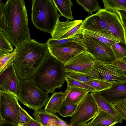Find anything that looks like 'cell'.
I'll return each mask as SVG.
<instances>
[{"instance_id":"4316f807","label":"cell","mask_w":126,"mask_h":126,"mask_svg":"<svg viewBox=\"0 0 126 126\" xmlns=\"http://www.w3.org/2000/svg\"><path fill=\"white\" fill-rule=\"evenodd\" d=\"M77 105L64 100L58 113L63 117H71L76 109Z\"/></svg>"},{"instance_id":"5bb4252c","label":"cell","mask_w":126,"mask_h":126,"mask_svg":"<svg viewBox=\"0 0 126 126\" xmlns=\"http://www.w3.org/2000/svg\"><path fill=\"white\" fill-rule=\"evenodd\" d=\"M19 79L13 64L0 72V91L11 93L17 97Z\"/></svg>"},{"instance_id":"8fae6325","label":"cell","mask_w":126,"mask_h":126,"mask_svg":"<svg viewBox=\"0 0 126 126\" xmlns=\"http://www.w3.org/2000/svg\"><path fill=\"white\" fill-rule=\"evenodd\" d=\"M96 62L86 51L80 53L63 64L66 73L74 72L86 74L93 69Z\"/></svg>"},{"instance_id":"60d3db41","label":"cell","mask_w":126,"mask_h":126,"mask_svg":"<svg viewBox=\"0 0 126 126\" xmlns=\"http://www.w3.org/2000/svg\"></svg>"},{"instance_id":"ab89813d","label":"cell","mask_w":126,"mask_h":126,"mask_svg":"<svg viewBox=\"0 0 126 126\" xmlns=\"http://www.w3.org/2000/svg\"><path fill=\"white\" fill-rule=\"evenodd\" d=\"M124 72L125 75L126 76V69Z\"/></svg>"},{"instance_id":"44dd1931","label":"cell","mask_w":126,"mask_h":126,"mask_svg":"<svg viewBox=\"0 0 126 126\" xmlns=\"http://www.w3.org/2000/svg\"><path fill=\"white\" fill-rule=\"evenodd\" d=\"M80 32L83 34L96 39L111 48L113 44L121 42L118 39L111 35L90 31L82 28L80 29Z\"/></svg>"},{"instance_id":"d6986e66","label":"cell","mask_w":126,"mask_h":126,"mask_svg":"<svg viewBox=\"0 0 126 126\" xmlns=\"http://www.w3.org/2000/svg\"><path fill=\"white\" fill-rule=\"evenodd\" d=\"M34 119L42 126H52L57 123L58 117L55 114H51L41 108L35 111L33 113Z\"/></svg>"},{"instance_id":"d4e9b609","label":"cell","mask_w":126,"mask_h":126,"mask_svg":"<svg viewBox=\"0 0 126 126\" xmlns=\"http://www.w3.org/2000/svg\"><path fill=\"white\" fill-rule=\"evenodd\" d=\"M83 36V34L80 32L71 37L64 39L54 40L50 38L46 44L47 46H53L72 41H81Z\"/></svg>"},{"instance_id":"9a60e30c","label":"cell","mask_w":126,"mask_h":126,"mask_svg":"<svg viewBox=\"0 0 126 126\" xmlns=\"http://www.w3.org/2000/svg\"><path fill=\"white\" fill-rule=\"evenodd\" d=\"M99 92L112 104L126 100V82L112 84L110 88Z\"/></svg>"},{"instance_id":"8d00e7d4","label":"cell","mask_w":126,"mask_h":126,"mask_svg":"<svg viewBox=\"0 0 126 126\" xmlns=\"http://www.w3.org/2000/svg\"><path fill=\"white\" fill-rule=\"evenodd\" d=\"M57 120L60 126H70L66 122L62 120L59 117L58 118Z\"/></svg>"},{"instance_id":"6da1fadb","label":"cell","mask_w":126,"mask_h":126,"mask_svg":"<svg viewBox=\"0 0 126 126\" xmlns=\"http://www.w3.org/2000/svg\"><path fill=\"white\" fill-rule=\"evenodd\" d=\"M23 0H0V30L16 47L31 38L28 16Z\"/></svg>"},{"instance_id":"3957f363","label":"cell","mask_w":126,"mask_h":126,"mask_svg":"<svg viewBox=\"0 0 126 126\" xmlns=\"http://www.w3.org/2000/svg\"><path fill=\"white\" fill-rule=\"evenodd\" d=\"M65 74L63 64L49 53L31 79L43 91L52 94L62 87Z\"/></svg>"},{"instance_id":"83f0119b","label":"cell","mask_w":126,"mask_h":126,"mask_svg":"<svg viewBox=\"0 0 126 126\" xmlns=\"http://www.w3.org/2000/svg\"><path fill=\"white\" fill-rule=\"evenodd\" d=\"M117 59L126 62V45L122 42L113 44L111 47Z\"/></svg>"},{"instance_id":"4fadbf2b","label":"cell","mask_w":126,"mask_h":126,"mask_svg":"<svg viewBox=\"0 0 126 126\" xmlns=\"http://www.w3.org/2000/svg\"><path fill=\"white\" fill-rule=\"evenodd\" d=\"M83 23L82 20L70 21L67 19L65 22H62L59 19L52 33V39L59 40L71 37L80 32Z\"/></svg>"},{"instance_id":"cb8c5ba5","label":"cell","mask_w":126,"mask_h":126,"mask_svg":"<svg viewBox=\"0 0 126 126\" xmlns=\"http://www.w3.org/2000/svg\"><path fill=\"white\" fill-rule=\"evenodd\" d=\"M17 52V47L11 53H0V72L5 70L13 64Z\"/></svg>"},{"instance_id":"8992f818","label":"cell","mask_w":126,"mask_h":126,"mask_svg":"<svg viewBox=\"0 0 126 126\" xmlns=\"http://www.w3.org/2000/svg\"><path fill=\"white\" fill-rule=\"evenodd\" d=\"M48 93L37 86L31 79H19L18 100L34 111L42 108L47 103L49 99Z\"/></svg>"},{"instance_id":"ba28073f","label":"cell","mask_w":126,"mask_h":126,"mask_svg":"<svg viewBox=\"0 0 126 126\" xmlns=\"http://www.w3.org/2000/svg\"><path fill=\"white\" fill-rule=\"evenodd\" d=\"M17 97L14 94L0 91V119L4 122L19 126L21 106Z\"/></svg>"},{"instance_id":"603a6c76","label":"cell","mask_w":126,"mask_h":126,"mask_svg":"<svg viewBox=\"0 0 126 126\" xmlns=\"http://www.w3.org/2000/svg\"><path fill=\"white\" fill-rule=\"evenodd\" d=\"M104 9L110 12L116 13L117 11H126V0H103Z\"/></svg>"},{"instance_id":"e575fe53","label":"cell","mask_w":126,"mask_h":126,"mask_svg":"<svg viewBox=\"0 0 126 126\" xmlns=\"http://www.w3.org/2000/svg\"><path fill=\"white\" fill-rule=\"evenodd\" d=\"M116 13L119 17L126 33V11H117Z\"/></svg>"},{"instance_id":"836d02e7","label":"cell","mask_w":126,"mask_h":126,"mask_svg":"<svg viewBox=\"0 0 126 126\" xmlns=\"http://www.w3.org/2000/svg\"><path fill=\"white\" fill-rule=\"evenodd\" d=\"M33 119L25 110L21 107L19 115V126H22Z\"/></svg>"},{"instance_id":"7a4b0ae2","label":"cell","mask_w":126,"mask_h":126,"mask_svg":"<svg viewBox=\"0 0 126 126\" xmlns=\"http://www.w3.org/2000/svg\"><path fill=\"white\" fill-rule=\"evenodd\" d=\"M49 53L46 44L31 38L17 46L13 64L20 79H31Z\"/></svg>"},{"instance_id":"b9f144b4","label":"cell","mask_w":126,"mask_h":126,"mask_svg":"<svg viewBox=\"0 0 126 126\" xmlns=\"http://www.w3.org/2000/svg\"></svg>"},{"instance_id":"1f68e13d","label":"cell","mask_w":126,"mask_h":126,"mask_svg":"<svg viewBox=\"0 0 126 126\" xmlns=\"http://www.w3.org/2000/svg\"><path fill=\"white\" fill-rule=\"evenodd\" d=\"M112 106L121 118L126 120V100L112 104Z\"/></svg>"},{"instance_id":"e0dca14e","label":"cell","mask_w":126,"mask_h":126,"mask_svg":"<svg viewBox=\"0 0 126 126\" xmlns=\"http://www.w3.org/2000/svg\"><path fill=\"white\" fill-rule=\"evenodd\" d=\"M118 123L119 122L115 118L99 109L96 115L88 124V126H113Z\"/></svg>"},{"instance_id":"2e32d148","label":"cell","mask_w":126,"mask_h":126,"mask_svg":"<svg viewBox=\"0 0 126 126\" xmlns=\"http://www.w3.org/2000/svg\"><path fill=\"white\" fill-rule=\"evenodd\" d=\"M90 92L76 86H67L63 93V98L67 102L77 105Z\"/></svg>"},{"instance_id":"7402d4cb","label":"cell","mask_w":126,"mask_h":126,"mask_svg":"<svg viewBox=\"0 0 126 126\" xmlns=\"http://www.w3.org/2000/svg\"><path fill=\"white\" fill-rule=\"evenodd\" d=\"M60 16H63L68 20L74 19L72 11L73 3L70 0H52Z\"/></svg>"},{"instance_id":"f35d334b","label":"cell","mask_w":126,"mask_h":126,"mask_svg":"<svg viewBox=\"0 0 126 126\" xmlns=\"http://www.w3.org/2000/svg\"><path fill=\"white\" fill-rule=\"evenodd\" d=\"M78 126H88V124H82Z\"/></svg>"},{"instance_id":"484cf974","label":"cell","mask_w":126,"mask_h":126,"mask_svg":"<svg viewBox=\"0 0 126 126\" xmlns=\"http://www.w3.org/2000/svg\"><path fill=\"white\" fill-rule=\"evenodd\" d=\"M79 5L81 6L84 10L92 14L95 11H99L102 9L96 0H76Z\"/></svg>"},{"instance_id":"277c9868","label":"cell","mask_w":126,"mask_h":126,"mask_svg":"<svg viewBox=\"0 0 126 126\" xmlns=\"http://www.w3.org/2000/svg\"><path fill=\"white\" fill-rule=\"evenodd\" d=\"M81 28L113 36L126 45V33L116 13L102 9L86 17Z\"/></svg>"},{"instance_id":"7c38bea8","label":"cell","mask_w":126,"mask_h":126,"mask_svg":"<svg viewBox=\"0 0 126 126\" xmlns=\"http://www.w3.org/2000/svg\"><path fill=\"white\" fill-rule=\"evenodd\" d=\"M94 68L101 76L100 80L112 84L126 82V76L124 72L112 64L96 62Z\"/></svg>"},{"instance_id":"9c48e42d","label":"cell","mask_w":126,"mask_h":126,"mask_svg":"<svg viewBox=\"0 0 126 126\" xmlns=\"http://www.w3.org/2000/svg\"><path fill=\"white\" fill-rule=\"evenodd\" d=\"M99 109L91 93H88L77 105L69 125L78 126L86 124L96 115Z\"/></svg>"},{"instance_id":"74e56055","label":"cell","mask_w":126,"mask_h":126,"mask_svg":"<svg viewBox=\"0 0 126 126\" xmlns=\"http://www.w3.org/2000/svg\"><path fill=\"white\" fill-rule=\"evenodd\" d=\"M0 126H19L15 124L0 121Z\"/></svg>"},{"instance_id":"d6a6232c","label":"cell","mask_w":126,"mask_h":126,"mask_svg":"<svg viewBox=\"0 0 126 126\" xmlns=\"http://www.w3.org/2000/svg\"><path fill=\"white\" fill-rule=\"evenodd\" d=\"M65 75L83 83L95 79V78L87 74L70 72L66 73Z\"/></svg>"},{"instance_id":"4dcf8cb0","label":"cell","mask_w":126,"mask_h":126,"mask_svg":"<svg viewBox=\"0 0 126 126\" xmlns=\"http://www.w3.org/2000/svg\"><path fill=\"white\" fill-rule=\"evenodd\" d=\"M65 81L67 83V86H74L88 90L90 93L96 92L95 90L88 85L83 82L65 76Z\"/></svg>"},{"instance_id":"5b68a950","label":"cell","mask_w":126,"mask_h":126,"mask_svg":"<svg viewBox=\"0 0 126 126\" xmlns=\"http://www.w3.org/2000/svg\"><path fill=\"white\" fill-rule=\"evenodd\" d=\"M32 2V22L37 29L51 34L61 16L52 0H33Z\"/></svg>"},{"instance_id":"ac0fdd59","label":"cell","mask_w":126,"mask_h":126,"mask_svg":"<svg viewBox=\"0 0 126 126\" xmlns=\"http://www.w3.org/2000/svg\"><path fill=\"white\" fill-rule=\"evenodd\" d=\"M99 109L111 115L118 120L119 123L123 121L122 119L117 114L112 106V104L103 97L97 92L91 93Z\"/></svg>"},{"instance_id":"f1b7e54d","label":"cell","mask_w":126,"mask_h":126,"mask_svg":"<svg viewBox=\"0 0 126 126\" xmlns=\"http://www.w3.org/2000/svg\"><path fill=\"white\" fill-rule=\"evenodd\" d=\"M84 83L93 88L96 92H98L110 88L112 85L111 83L106 81L95 79Z\"/></svg>"},{"instance_id":"52a82bcc","label":"cell","mask_w":126,"mask_h":126,"mask_svg":"<svg viewBox=\"0 0 126 126\" xmlns=\"http://www.w3.org/2000/svg\"><path fill=\"white\" fill-rule=\"evenodd\" d=\"M81 42L96 62L111 64L117 59L111 48L96 39L85 34Z\"/></svg>"},{"instance_id":"ffe728a7","label":"cell","mask_w":126,"mask_h":126,"mask_svg":"<svg viewBox=\"0 0 126 126\" xmlns=\"http://www.w3.org/2000/svg\"><path fill=\"white\" fill-rule=\"evenodd\" d=\"M64 100L63 93V92H55L49 98L45 106L44 110L51 114L58 113Z\"/></svg>"},{"instance_id":"30bf717a","label":"cell","mask_w":126,"mask_h":126,"mask_svg":"<svg viewBox=\"0 0 126 126\" xmlns=\"http://www.w3.org/2000/svg\"><path fill=\"white\" fill-rule=\"evenodd\" d=\"M49 54L63 64L86 51L81 41H72L53 46H47Z\"/></svg>"},{"instance_id":"f546056e","label":"cell","mask_w":126,"mask_h":126,"mask_svg":"<svg viewBox=\"0 0 126 126\" xmlns=\"http://www.w3.org/2000/svg\"><path fill=\"white\" fill-rule=\"evenodd\" d=\"M13 51V45L4 33L0 30V53H9Z\"/></svg>"},{"instance_id":"d590c367","label":"cell","mask_w":126,"mask_h":126,"mask_svg":"<svg viewBox=\"0 0 126 126\" xmlns=\"http://www.w3.org/2000/svg\"><path fill=\"white\" fill-rule=\"evenodd\" d=\"M21 126H42L41 125L34 119L33 118Z\"/></svg>"}]
</instances>
